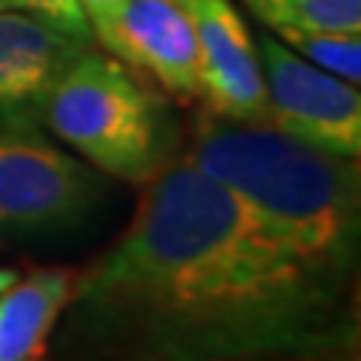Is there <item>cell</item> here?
<instances>
[{
    "label": "cell",
    "instance_id": "15",
    "mask_svg": "<svg viewBox=\"0 0 361 361\" xmlns=\"http://www.w3.org/2000/svg\"><path fill=\"white\" fill-rule=\"evenodd\" d=\"M268 361H295V358H268Z\"/></svg>",
    "mask_w": 361,
    "mask_h": 361
},
{
    "label": "cell",
    "instance_id": "2",
    "mask_svg": "<svg viewBox=\"0 0 361 361\" xmlns=\"http://www.w3.org/2000/svg\"><path fill=\"white\" fill-rule=\"evenodd\" d=\"M187 157L307 262L355 280L361 250V178L337 157L271 123L229 121L205 109Z\"/></svg>",
    "mask_w": 361,
    "mask_h": 361
},
{
    "label": "cell",
    "instance_id": "6",
    "mask_svg": "<svg viewBox=\"0 0 361 361\" xmlns=\"http://www.w3.org/2000/svg\"><path fill=\"white\" fill-rule=\"evenodd\" d=\"M193 25L199 49L202 103L229 121H268L259 45L232 0H178Z\"/></svg>",
    "mask_w": 361,
    "mask_h": 361
},
{
    "label": "cell",
    "instance_id": "12",
    "mask_svg": "<svg viewBox=\"0 0 361 361\" xmlns=\"http://www.w3.org/2000/svg\"><path fill=\"white\" fill-rule=\"evenodd\" d=\"M6 6L18 9V13H27L33 18L45 21L49 27L66 33L70 39H78V42H87L94 39L90 33V25L78 6V0H4Z\"/></svg>",
    "mask_w": 361,
    "mask_h": 361
},
{
    "label": "cell",
    "instance_id": "13",
    "mask_svg": "<svg viewBox=\"0 0 361 361\" xmlns=\"http://www.w3.org/2000/svg\"><path fill=\"white\" fill-rule=\"evenodd\" d=\"M78 6H82V13L87 18L90 33H94L97 39H103L111 30V25L118 21L121 9L127 6V0H78Z\"/></svg>",
    "mask_w": 361,
    "mask_h": 361
},
{
    "label": "cell",
    "instance_id": "8",
    "mask_svg": "<svg viewBox=\"0 0 361 361\" xmlns=\"http://www.w3.org/2000/svg\"><path fill=\"white\" fill-rule=\"evenodd\" d=\"M85 49L27 13L0 9V118L39 121L49 90Z\"/></svg>",
    "mask_w": 361,
    "mask_h": 361
},
{
    "label": "cell",
    "instance_id": "4",
    "mask_svg": "<svg viewBox=\"0 0 361 361\" xmlns=\"http://www.w3.org/2000/svg\"><path fill=\"white\" fill-rule=\"evenodd\" d=\"M90 166L30 118H0V229L39 232L85 217L97 202Z\"/></svg>",
    "mask_w": 361,
    "mask_h": 361
},
{
    "label": "cell",
    "instance_id": "16",
    "mask_svg": "<svg viewBox=\"0 0 361 361\" xmlns=\"http://www.w3.org/2000/svg\"><path fill=\"white\" fill-rule=\"evenodd\" d=\"M0 9H9V6H6V4H4V0H0Z\"/></svg>",
    "mask_w": 361,
    "mask_h": 361
},
{
    "label": "cell",
    "instance_id": "11",
    "mask_svg": "<svg viewBox=\"0 0 361 361\" xmlns=\"http://www.w3.org/2000/svg\"><path fill=\"white\" fill-rule=\"evenodd\" d=\"M271 30L301 27L329 33H361V0H277Z\"/></svg>",
    "mask_w": 361,
    "mask_h": 361
},
{
    "label": "cell",
    "instance_id": "3",
    "mask_svg": "<svg viewBox=\"0 0 361 361\" xmlns=\"http://www.w3.org/2000/svg\"><path fill=\"white\" fill-rule=\"evenodd\" d=\"M39 123L87 166L127 184H148L178 157V127L163 94L90 45L49 90Z\"/></svg>",
    "mask_w": 361,
    "mask_h": 361
},
{
    "label": "cell",
    "instance_id": "1",
    "mask_svg": "<svg viewBox=\"0 0 361 361\" xmlns=\"http://www.w3.org/2000/svg\"><path fill=\"white\" fill-rule=\"evenodd\" d=\"M353 286L178 154L75 271L51 343L61 361H316L355 334Z\"/></svg>",
    "mask_w": 361,
    "mask_h": 361
},
{
    "label": "cell",
    "instance_id": "7",
    "mask_svg": "<svg viewBox=\"0 0 361 361\" xmlns=\"http://www.w3.org/2000/svg\"><path fill=\"white\" fill-rule=\"evenodd\" d=\"M99 42L178 103L202 99L196 33L178 0H127Z\"/></svg>",
    "mask_w": 361,
    "mask_h": 361
},
{
    "label": "cell",
    "instance_id": "14",
    "mask_svg": "<svg viewBox=\"0 0 361 361\" xmlns=\"http://www.w3.org/2000/svg\"><path fill=\"white\" fill-rule=\"evenodd\" d=\"M16 280H18V271L16 268H4V265H0V295H4V292L16 283Z\"/></svg>",
    "mask_w": 361,
    "mask_h": 361
},
{
    "label": "cell",
    "instance_id": "10",
    "mask_svg": "<svg viewBox=\"0 0 361 361\" xmlns=\"http://www.w3.org/2000/svg\"><path fill=\"white\" fill-rule=\"evenodd\" d=\"M277 39L313 66L343 78L349 85L361 82V33H329V30H301L283 27Z\"/></svg>",
    "mask_w": 361,
    "mask_h": 361
},
{
    "label": "cell",
    "instance_id": "5",
    "mask_svg": "<svg viewBox=\"0 0 361 361\" xmlns=\"http://www.w3.org/2000/svg\"><path fill=\"white\" fill-rule=\"evenodd\" d=\"M268 121L295 139L337 157L361 154V97L358 85L313 66L280 42L274 33L259 37Z\"/></svg>",
    "mask_w": 361,
    "mask_h": 361
},
{
    "label": "cell",
    "instance_id": "9",
    "mask_svg": "<svg viewBox=\"0 0 361 361\" xmlns=\"http://www.w3.org/2000/svg\"><path fill=\"white\" fill-rule=\"evenodd\" d=\"M66 265L33 268L0 295V361H45L73 292Z\"/></svg>",
    "mask_w": 361,
    "mask_h": 361
}]
</instances>
